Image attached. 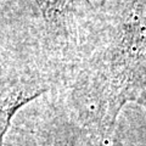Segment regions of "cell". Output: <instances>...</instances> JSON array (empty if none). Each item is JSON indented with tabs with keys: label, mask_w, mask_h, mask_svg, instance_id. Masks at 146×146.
<instances>
[{
	"label": "cell",
	"mask_w": 146,
	"mask_h": 146,
	"mask_svg": "<svg viewBox=\"0 0 146 146\" xmlns=\"http://www.w3.org/2000/svg\"><path fill=\"white\" fill-rule=\"evenodd\" d=\"M43 94V90H36L33 93H26V91H18L7 96L0 101V146H3L4 138L9 130L11 121L16 112L25 105L29 104Z\"/></svg>",
	"instance_id": "obj_1"
},
{
	"label": "cell",
	"mask_w": 146,
	"mask_h": 146,
	"mask_svg": "<svg viewBox=\"0 0 146 146\" xmlns=\"http://www.w3.org/2000/svg\"><path fill=\"white\" fill-rule=\"evenodd\" d=\"M43 16L49 21H55L68 10L73 0H35Z\"/></svg>",
	"instance_id": "obj_2"
}]
</instances>
